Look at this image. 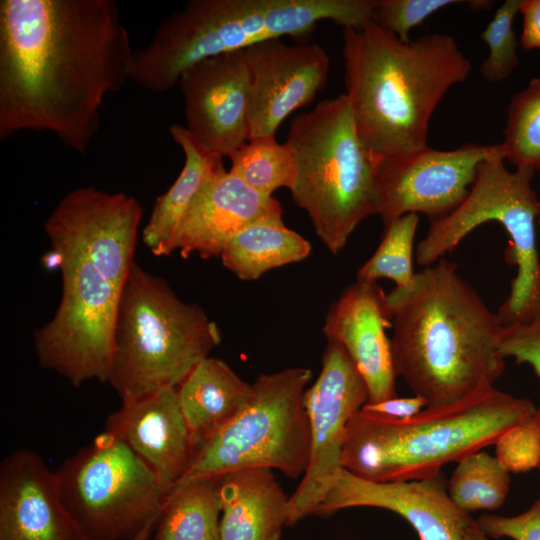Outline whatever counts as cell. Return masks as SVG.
Here are the masks:
<instances>
[{
  "label": "cell",
  "instance_id": "1",
  "mask_svg": "<svg viewBox=\"0 0 540 540\" xmlns=\"http://www.w3.org/2000/svg\"><path fill=\"white\" fill-rule=\"evenodd\" d=\"M133 54L114 0H1L0 140L47 131L85 154Z\"/></svg>",
  "mask_w": 540,
  "mask_h": 540
},
{
  "label": "cell",
  "instance_id": "2",
  "mask_svg": "<svg viewBox=\"0 0 540 540\" xmlns=\"http://www.w3.org/2000/svg\"><path fill=\"white\" fill-rule=\"evenodd\" d=\"M395 372L427 407L456 403L503 374V324L444 257L387 294Z\"/></svg>",
  "mask_w": 540,
  "mask_h": 540
},
{
  "label": "cell",
  "instance_id": "3",
  "mask_svg": "<svg viewBox=\"0 0 540 540\" xmlns=\"http://www.w3.org/2000/svg\"><path fill=\"white\" fill-rule=\"evenodd\" d=\"M342 35L344 94L364 146L377 158L427 147L434 111L472 69L455 39L432 33L404 42L374 21Z\"/></svg>",
  "mask_w": 540,
  "mask_h": 540
},
{
  "label": "cell",
  "instance_id": "4",
  "mask_svg": "<svg viewBox=\"0 0 540 540\" xmlns=\"http://www.w3.org/2000/svg\"><path fill=\"white\" fill-rule=\"evenodd\" d=\"M377 0H191L134 50L130 82L163 93L203 59L245 50L283 36L301 37L318 22L362 28L374 21Z\"/></svg>",
  "mask_w": 540,
  "mask_h": 540
},
{
  "label": "cell",
  "instance_id": "5",
  "mask_svg": "<svg viewBox=\"0 0 540 540\" xmlns=\"http://www.w3.org/2000/svg\"><path fill=\"white\" fill-rule=\"evenodd\" d=\"M529 400L485 386L450 405L425 407L396 420L360 410L350 420L342 467L371 481L429 477L452 461L495 444L511 427L531 418Z\"/></svg>",
  "mask_w": 540,
  "mask_h": 540
},
{
  "label": "cell",
  "instance_id": "6",
  "mask_svg": "<svg viewBox=\"0 0 540 540\" xmlns=\"http://www.w3.org/2000/svg\"><path fill=\"white\" fill-rule=\"evenodd\" d=\"M221 342L214 321L136 262L119 300L107 379L122 402L177 388Z\"/></svg>",
  "mask_w": 540,
  "mask_h": 540
},
{
  "label": "cell",
  "instance_id": "7",
  "mask_svg": "<svg viewBox=\"0 0 540 540\" xmlns=\"http://www.w3.org/2000/svg\"><path fill=\"white\" fill-rule=\"evenodd\" d=\"M286 142L297 169L292 199L337 254L364 219L378 215V158L361 142L345 94L295 117Z\"/></svg>",
  "mask_w": 540,
  "mask_h": 540
},
{
  "label": "cell",
  "instance_id": "8",
  "mask_svg": "<svg viewBox=\"0 0 540 540\" xmlns=\"http://www.w3.org/2000/svg\"><path fill=\"white\" fill-rule=\"evenodd\" d=\"M529 168L510 171L499 146L482 162L474 184L462 204L447 217L431 222L416 248V262L430 266L454 250L475 228L494 221L510 238L507 259L516 266L508 297L497 312L503 326L520 324L540 313V257L536 227L540 200Z\"/></svg>",
  "mask_w": 540,
  "mask_h": 540
},
{
  "label": "cell",
  "instance_id": "9",
  "mask_svg": "<svg viewBox=\"0 0 540 540\" xmlns=\"http://www.w3.org/2000/svg\"><path fill=\"white\" fill-rule=\"evenodd\" d=\"M311 377L304 367L258 375L248 404L196 450L178 484L248 468L275 469L292 479L303 476L310 458L304 395Z\"/></svg>",
  "mask_w": 540,
  "mask_h": 540
},
{
  "label": "cell",
  "instance_id": "10",
  "mask_svg": "<svg viewBox=\"0 0 540 540\" xmlns=\"http://www.w3.org/2000/svg\"><path fill=\"white\" fill-rule=\"evenodd\" d=\"M55 472L61 500L89 540H132L160 519L167 492L111 433L98 435Z\"/></svg>",
  "mask_w": 540,
  "mask_h": 540
},
{
  "label": "cell",
  "instance_id": "11",
  "mask_svg": "<svg viewBox=\"0 0 540 540\" xmlns=\"http://www.w3.org/2000/svg\"><path fill=\"white\" fill-rule=\"evenodd\" d=\"M50 253L62 294L53 317L33 335L38 363L74 387L92 379L106 383L122 288L84 258Z\"/></svg>",
  "mask_w": 540,
  "mask_h": 540
},
{
  "label": "cell",
  "instance_id": "12",
  "mask_svg": "<svg viewBox=\"0 0 540 540\" xmlns=\"http://www.w3.org/2000/svg\"><path fill=\"white\" fill-rule=\"evenodd\" d=\"M368 399L367 385L344 347L327 340L321 371L304 395L310 458L289 498L287 525L315 514L343 469L342 452L349 422Z\"/></svg>",
  "mask_w": 540,
  "mask_h": 540
},
{
  "label": "cell",
  "instance_id": "13",
  "mask_svg": "<svg viewBox=\"0 0 540 540\" xmlns=\"http://www.w3.org/2000/svg\"><path fill=\"white\" fill-rule=\"evenodd\" d=\"M142 215L134 196L83 186L60 199L44 231L52 252L88 260L122 288L135 263Z\"/></svg>",
  "mask_w": 540,
  "mask_h": 540
},
{
  "label": "cell",
  "instance_id": "14",
  "mask_svg": "<svg viewBox=\"0 0 540 540\" xmlns=\"http://www.w3.org/2000/svg\"><path fill=\"white\" fill-rule=\"evenodd\" d=\"M495 148L474 143L452 150L427 146L378 158V215L383 230L408 213L424 214L431 222L450 215L466 199L480 165Z\"/></svg>",
  "mask_w": 540,
  "mask_h": 540
},
{
  "label": "cell",
  "instance_id": "15",
  "mask_svg": "<svg viewBox=\"0 0 540 540\" xmlns=\"http://www.w3.org/2000/svg\"><path fill=\"white\" fill-rule=\"evenodd\" d=\"M244 53L250 73L249 140L273 138L281 123L325 86L329 56L319 44L289 45L280 39Z\"/></svg>",
  "mask_w": 540,
  "mask_h": 540
},
{
  "label": "cell",
  "instance_id": "16",
  "mask_svg": "<svg viewBox=\"0 0 540 540\" xmlns=\"http://www.w3.org/2000/svg\"><path fill=\"white\" fill-rule=\"evenodd\" d=\"M178 85L186 129L199 143L229 157L249 140L250 73L244 50L192 64Z\"/></svg>",
  "mask_w": 540,
  "mask_h": 540
},
{
  "label": "cell",
  "instance_id": "17",
  "mask_svg": "<svg viewBox=\"0 0 540 540\" xmlns=\"http://www.w3.org/2000/svg\"><path fill=\"white\" fill-rule=\"evenodd\" d=\"M354 507L398 514L416 531L419 540H465L473 521L450 498L441 472L421 479L379 482L342 469L315 514Z\"/></svg>",
  "mask_w": 540,
  "mask_h": 540
},
{
  "label": "cell",
  "instance_id": "18",
  "mask_svg": "<svg viewBox=\"0 0 540 540\" xmlns=\"http://www.w3.org/2000/svg\"><path fill=\"white\" fill-rule=\"evenodd\" d=\"M392 311L378 282L356 280L335 300L325 316L327 340L341 344L363 377L369 399L376 403L396 397V372L391 340Z\"/></svg>",
  "mask_w": 540,
  "mask_h": 540
},
{
  "label": "cell",
  "instance_id": "19",
  "mask_svg": "<svg viewBox=\"0 0 540 540\" xmlns=\"http://www.w3.org/2000/svg\"><path fill=\"white\" fill-rule=\"evenodd\" d=\"M0 540H89L66 510L56 472L32 450L0 464Z\"/></svg>",
  "mask_w": 540,
  "mask_h": 540
},
{
  "label": "cell",
  "instance_id": "20",
  "mask_svg": "<svg viewBox=\"0 0 540 540\" xmlns=\"http://www.w3.org/2000/svg\"><path fill=\"white\" fill-rule=\"evenodd\" d=\"M105 431L123 441L151 469L167 495L194 460L196 448L174 387L122 402L107 418Z\"/></svg>",
  "mask_w": 540,
  "mask_h": 540
},
{
  "label": "cell",
  "instance_id": "21",
  "mask_svg": "<svg viewBox=\"0 0 540 540\" xmlns=\"http://www.w3.org/2000/svg\"><path fill=\"white\" fill-rule=\"evenodd\" d=\"M278 200L248 186L226 171L197 195L180 220L166 255L178 251L187 258L220 257L228 243L248 226L283 220Z\"/></svg>",
  "mask_w": 540,
  "mask_h": 540
},
{
  "label": "cell",
  "instance_id": "22",
  "mask_svg": "<svg viewBox=\"0 0 540 540\" xmlns=\"http://www.w3.org/2000/svg\"><path fill=\"white\" fill-rule=\"evenodd\" d=\"M289 498L269 468L221 475L220 540H280Z\"/></svg>",
  "mask_w": 540,
  "mask_h": 540
},
{
  "label": "cell",
  "instance_id": "23",
  "mask_svg": "<svg viewBox=\"0 0 540 540\" xmlns=\"http://www.w3.org/2000/svg\"><path fill=\"white\" fill-rule=\"evenodd\" d=\"M252 391L222 359L209 356L194 367L177 394L196 450L239 415Z\"/></svg>",
  "mask_w": 540,
  "mask_h": 540
},
{
  "label": "cell",
  "instance_id": "24",
  "mask_svg": "<svg viewBox=\"0 0 540 540\" xmlns=\"http://www.w3.org/2000/svg\"><path fill=\"white\" fill-rule=\"evenodd\" d=\"M169 134L182 149L185 162L174 183L155 200L142 230L144 244L156 256L166 255L169 241L197 195L226 172L223 156L199 143L186 127L173 124Z\"/></svg>",
  "mask_w": 540,
  "mask_h": 540
},
{
  "label": "cell",
  "instance_id": "25",
  "mask_svg": "<svg viewBox=\"0 0 540 540\" xmlns=\"http://www.w3.org/2000/svg\"><path fill=\"white\" fill-rule=\"evenodd\" d=\"M310 253V242L283 220H267L240 231L219 258L239 279L251 281L272 269L300 262Z\"/></svg>",
  "mask_w": 540,
  "mask_h": 540
},
{
  "label": "cell",
  "instance_id": "26",
  "mask_svg": "<svg viewBox=\"0 0 540 540\" xmlns=\"http://www.w3.org/2000/svg\"><path fill=\"white\" fill-rule=\"evenodd\" d=\"M221 476L176 485L167 495L154 540H220Z\"/></svg>",
  "mask_w": 540,
  "mask_h": 540
},
{
  "label": "cell",
  "instance_id": "27",
  "mask_svg": "<svg viewBox=\"0 0 540 540\" xmlns=\"http://www.w3.org/2000/svg\"><path fill=\"white\" fill-rule=\"evenodd\" d=\"M510 483V473L498 459L480 450L457 462L447 490L452 501L469 514L499 508L508 495Z\"/></svg>",
  "mask_w": 540,
  "mask_h": 540
},
{
  "label": "cell",
  "instance_id": "28",
  "mask_svg": "<svg viewBox=\"0 0 540 540\" xmlns=\"http://www.w3.org/2000/svg\"><path fill=\"white\" fill-rule=\"evenodd\" d=\"M229 172L248 186L263 194L293 187L297 169L294 154L287 142L280 144L273 138L247 141L228 157Z\"/></svg>",
  "mask_w": 540,
  "mask_h": 540
},
{
  "label": "cell",
  "instance_id": "29",
  "mask_svg": "<svg viewBox=\"0 0 540 540\" xmlns=\"http://www.w3.org/2000/svg\"><path fill=\"white\" fill-rule=\"evenodd\" d=\"M503 134L498 146L504 161L540 171V77L511 98Z\"/></svg>",
  "mask_w": 540,
  "mask_h": 540
},
{
  "label": "cell",
  "instance_id": "30",
  "mask_svg": "<svg viewBox=\"0 0 540 540\" xmlns=\"http://www.w3.org/2000/svg\"><path fill=\"white\" fill-rule=\"evenodd\" d=\"M419 215L408 213L383 230L382 240L373 255L359 268L356 280L394 281L397 288L408 287L414 279L413 248Z\"/></svg>",
  "mask_w": 540,
  "mask_h": 540
},
{
  "label": "cell",
  "instance_id": "31",
  "mask_svg": "<svg viewBox=\"0 0 540 540\" xmlns=\"http://www.w3.org/2000/svg\"><path fill=\"white\" fill-rule=\"evenodd\" d=\"M520 4L521 0H506L480 35L489 54L479 71L488 82L499 83L507 79L519 66V42L513 23L519 13Z\"/></svg>",
  "mask_w": 540,
  "mask_h": 540
},
{
  "label": "cell",
  "instance_id": "32",
  "mask_svg": "<svg viewBox=\"0 0 540 540\" xmlns=\"http://www.w3.org/2000/svg\"><path fill=\"white\" fill-rule=\"evenodd\" d=\"M495 457L509 472H527L540 466V418L535 414L505 431L495 443Z\"/></svg>",
  "mask_w": 540,
  "mask_h": 540
},
{
  "label": "cell",
  "instance_id": "33",
  "mask_svg": "<svg viewBox=\"0 0 540 540\" xmlns=\"http://www.w3.org/2000/svg\"><path fill=\"white\" fill-rule=\"evenodd\" d=\"M457 0H377L374 22L404 42L410 31L444 7L465 3Z\"/></svg>",
  "mask_w": 540,
  "mask_h": 540
},
{
  "label": "cell",
  "instance_id": "34",
  "mask_svg": "<svg viewBox=\"0 0 540 540\" xmlns=\"http://www.w3.org/2000/svg\"><path fill=\"white\" fill-rule=\"evenodd\" d=\"M499 349L505 359L531 366L540 380V313L527 322L504 326Z\"/></svg>",
  "mask_w": 540,
  "mask_h": 540
},
{
  "label": "cell",
  "instance_id": "35",
  "mask_svg": "<svg viewBox=\"0 0 540 540\" xmlns=\"http://www.w3.org/2000/svg\"><path fill=\"white\" fill-rule=\"evenodd\" d=\"M476 522L488 538L540 540V497L518 515L500 516L485 513Z\"/></svg>",
  "mask_w": 540,
  "mask_h": 540
},
{
  "label": "cell",
  "instance_id": "36",
  "mask_svg": "<svg viewBox=\"0 0 540 540\" xmlns=\"http://www.w3.org/2000/svg\"><path fill=\"white\" fill-rule=\"evenodd\" d=\"M427 407L420 396L393 397L376 403H366L362 411L384 418L403 420L413 417Z\"/></svg>",
  "mask_w": 540,
  "mask_h": 540
},
{
  "label": "cell",
  "instance_id": "37",
  "mask_svg": "<svg viewBox=\"0 0 540 540\" xmlns=\"http://www.w3.org/2000/svg\"><path fill=\"white\" fill-rule=\"evenodd\" d=\"M523 28L520 45L524 50L540 49V0H521Z\"/></svg>",
  "mask_w": 540,
  "mask_h": 540
},
{
  "label": "cell",
  "instance_id": "38",
  "mask_svg": "<svg viewBox=\"0 0 540 540\" xmlns=\"http://www.w3.org/2000/svg\"><path fill=\"white\" fill-rule=\"evenodd\" d=\"M465 540H489L485 533L480 529L476 520L470 523L466 530Z\"/></svg>",
  "mask_w": 540,
  "mask_h": 540
},
{
  "label": "cell",
  "instance_id": "39",
  "mask_svg": "<svg viewBox=\"0 0 540 540\" xmlns=\"http://www.w3.org/2000/svg\"><path fill=\"white\" fill-rule=\"evenodd\" d=\"M151 532L152 531H150V530L144 531V532H142L140 535H138L137 537H135L132 540H149Z\"/></svg>",
  "mask_w": 540,
  "mask_h": 540
},
{
  "label": "cell",
  "instance_id": "40",
  "mask_svg": "<svg viewBox=\"0 0 540 540\" xmlns=\"http://www.w3.org/2000/svg\"><path fill=\"white\" fill-rule=\"evenodd\" d=\"M537 414H538V416H539V418H540V407L537 408ZM539 469H540V466H539Z\"/></svg>",
  "mask_w": 540,
  "mask_h": 540
},
{
  "label": "cell",
  "instance_id": "41",
  "mask_svg": "<svg viewBox=\"0 0 540 540\" xmlns=\"http://www.w3.org/2000/svg\"><path fill=\"white\" fill-rule=\"evenodd\" d=\"M538 227L540 228V219L538 220Z\"/></svg>",
  "mask_w": 540,
  "mask_h": 540
}]
</instances>
